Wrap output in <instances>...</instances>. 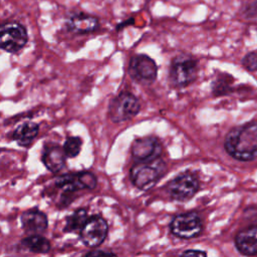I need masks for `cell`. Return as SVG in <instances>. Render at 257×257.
<instances>
[{"instance_id": "7a4b0ae2", "label": "cell", "mask_w": 257, "mask_h": 257, "mask_svg": "<svg viewBox=\"0 0 257 257\" xmlns=\"http://www.w3.org/2000/svg\"><path fill=\"white\" fill-rule=\"evenodd\" d=\"M165 171L166 166L159 158L152 161L140 162L131 169V181L136 188L142 191H148L157 184Z\"/></svg>"}, {"instance_id": "e0dca14e", "label": "cell", "mask_w": 257, "mask_h": 257, "mask_svg": "<svg viewBox=\"0 0 257 257\" xmlns=\"http://www.w3.org/2000/svg\"><path fill=\"white\" fill-rule=\"evenodd\" d=\"M22 245L33 253H47L50 250L49 241L40 234L30 235L21 241Z\"/></svg>"}, {"instance_id": "4fadbf2b", "label": "cell", "mask_w": 257, "mask_h": 257, "mask_svg": "<svg viewBox=\"0 0 257 257\" xmlns=\"http://www.w3.org/2000/svg\"><path fill=\"white\" fill-rule=\"evenodd\" d=\"M235 246L243 255H257V226L245 228L237 233Z\"/></svg>"}, {"instance_id": "3957f363", "label": "cell", "mask_w": 257, "mask_h": 257, "mask_svg": "<svg viewBox=\"0 0 257 257\" xmlns=\"http://www.w3.org/2000/svg\"><path fill=\"white\" fill-rule=\"evenodd\" d=\"M198 75V60L189 54L176 56L170 67V80L175 87H184L192 83Z\"/></svg>"}, {"instance_id": "d4e9b609", "label": "cell", "mask_w": 257, "mask_h": 257, "mask_svg": "<svg viewBox=\"0 0 257 257\" xmlns=\"http://www.w3.org/2000/svg\"><path fill=\"white\" fill-rule=\"evenodd\" d=\"M132 23H134V18H131V19H128V20H126V21L120 23V24L117 26V30H119V29H121L123 26H126L127 24H132Z\"/></svg>"}, {"instance_id": "52a82bcc", "label": "cell", "mask_w": 257, "mask_h": 257, "mask_svg": "<svg viewBox=\"0 0 257 257\" xmlns=\"http://www.w3.org/2000/svg\"><path fill=\"white\" fill-rule=\"evenodd\" d=\"M171 232L182 239H191L200 235L203 223L196 212H188L176 216L170 224Z\"/></svg>"}, {"instance_id": "6da1fadb", "label": "cell", "mask_w": 257, "mask_h": 257, "mask_svg": "<svg viewBox=\"0 0 257 257\" xmlns=\"http://www.w3.org/2000/svg\"><path fill=\"white\" fill-rule=\"evenodd\" d=\"M226 152L241 162L253 161L257 158V123L249 122L233 127L224 141Z\"/></svg>"}, {"instance_id": "277c9868", "label": "cell", "mask_w": 257, "mask_h": 257, "mask_svg": "<svg viewBox=\"0 0 257 257\" xmlns=\"http://www.w3.org/2000/svg\"><path fill=\"white\" fill-rule=\"evenodd\" d=\"M27 40V30L22 24L11 21L0 25V49L16 53L26 45Z\"/></svg>"}, {"instance_id": "5bb4252c", "label": "cell", "mask_w": 257, "mask_h": 257, "mask_svg": "<svg viewBox=\"0 0 257 257\" xmlns=\"http://www.w3.org/2000/svg\"><path fill=\"white\" fill-rule=\"evenodd\" d=\"M99 26L96 17L84 13H77L70 16L66 22L67 29L76 34H84L95 31Z\"/></svg>"}, {"instance_id": "5b68a950", "label": "cell", "mask_w": 257, "mask_h": 257, "mask_svg": "<svg viewBox=\"0 0 257 257\" xmlns=\"http://www.w3.org/2000/svg\"><path fill=\"white\" fill-rule=\"evenodd\" d=\"M141 108L139 99L131 92H121L115 96L108 106V115L111 121L121 122L133 118Z\"/></svg>"}, {"instance_id": "ba28073f", "label": "cell", "mask_w": 257, "mask_h": 257, "mask_svg": "<svg viewBox=\"0 0 257 257\" xmlns=\"http://www.w3.org/2000/svg\"><path fill=\"white\" fill-rule=\"evenodd\" d=\"M128 73L134 80L140 83L150 84L157 78L158 66L150 56L137 54L130 60Z\"/></svg>"}, {"instance_id": "8fae6325", "label": "cell", "mask_w": 257, "mask_h": 257, "mask_svg": "<svg viewBox=\"0 0 257 257\" xmlns=\"http://www.w3.org/2000/svg\"><path fill=\"white\" fill-rule=\"evenodd\" d=\"M162 145L155 137H144L134 141L132 145V156L140 162L152 161L160 157Z\"/></svg>"}, {"instance_id": "9a60e30c", "label": "cell", "mask_w": 257, "mask_h": 257, "mask_svg": "<svg viewBox=\"0 0 257 257\" xmlns=\"http://www.w3.org/2000/svg\"><path fill=\"white\" fill-rule=\"evenodd\" d=\"M65 157L63 148L57 145H51L44 150L42 162L50 172L57 173L64 167Z\"/></svg>"}, {"instance_id": "8992f818", "label": "cell", "mask_w": 257, "mask_h": 257, "mask_svg": "<svg viewBox=\"0 0 257 257\" xmlns=\"http://www.w3.org/2000/svg\"><path fill=\"white\" fill-rule=\"evenodd\" d=\"M199 186L200 183L197 176L191 172H186L170 181L166 190L172 199L188 201L198 192Z\"/></svg>"}, {"instance_id": "2e32d148", "label": "cell", "mask_w": 257, "mask_h": 257, "mask_svg": "<svg viewBox=\"0 0 257 257\" xmlns=\"http://www.w3.org/2000/svg\"><path fill=\"white\" fill-rule=\"evenodd\" d=\"M39 126L33 121H25L18 125L14 131L13 138L21 147L29 146L37 137Z\"/></svg>"}, {"instance_id": "ffe728a7", "label": "cell", "mask_w": 257, "mask_h": 257, "mask_svg": "<svg viewBox=\"0 0 257 257\" xmlns=\"http://www.w3.org/2000/svg\"><path fill=\"white\" fill-rule=\"evenodd\" d=\"M81 145H82V141L80 138H78V137L67 138L62 147L63 151L65 153V156L69 157V158L76 157L81 150Z\"/></svg>"}, {"instance_id": "9c48e42d", "label": "cell", "mask_w": 257, "mask_h": 257, "mask_svg": "<svg viewBox=\"0 0 257 257\" xmlns=\"http://www.w3.org/2000/svg\"><path fill=\"white\" fill-rule=\"evenodd\" d=\"M107 231L106 221L100 216H92L86 220L80 229L79 236L85 246L95 248L105 240Z\"/></svg>"}, {"instance_id": "ac0fdd59", "label": "cell", "mask_w": 257, "mask_h": 257, "mask_svg": "<svg viewBox=\"0 0 257 257\" xmlns=\"http://www.w3.org/2000/svg\"><path fill=\"white\" fill-rule=\"evenodd\" d=\"M87 219V211L85 209H78L67 217L63 230L65 232H79Z\"/></svg>"}, {"instance_id": "d6986e66", "label": "cell", "mask_w": 257, "mask_h": 257, "mask_svg": "<svg viewBox=\"0 0 257 257\" xmlns=\"http://www.w3.org/2000/svg\"><path fill=\"white\" fill-rule=\"evenodd\" d=\"M233 82V78L230 75L222 74L219 78H217L213 85V92L215 95L227 94L231 91V83Z\"/></svg>"}, {"instance_id": "7402d4cb", "label": "cell", "mask_w": 257, "mask_h": 257, "mask_svg": "<svg viewBox=\"0 0 257 257\" xmlns=\"http://www.w3.org/2000/svg\"><path fill=\"white\" fill-rule=\"evenodd\" d=\"M244 15L248 18L257 16V0L246 6L244 10Z\"/></svg>"}, {"instance_id": "cb8c5ba5", "label": "cell", "mask_w": 257, "mask_h": 257, "mask_svg": "<svg viewBox=\"0 0 257 257\" xmlns=\"http://www.w3.org/2000/svg\"><path fill=\"white\" fill-rule=\"evenodd\" d=\"M108 254H113L111 252H105V251H91L87 253V256H94V255H108Z\"/></svg>"}, {"instance_id": "44dd1931", "label": "cell", "mask_w": 257, "mask_h": 257, "mask_svg": "<svg viewBox=\"0 0 257 257\" xmlns=\"http://www.w3.org/2000/svg\"><path fill=\"white\" fill-rule=\"evenodd\" d=\"M242 64L247 70L256 71L257 70V53L256 52L247 53L242 59Z\"/></svg>"}, {"instance_id": "30bf717a", "label": "cell", "mask_w": 257, "mask_h": 257, "mask_svg": "<svg viewBox=\"0 0 257 257\" xmlns=\"http://www.w3.org/2000/svg\"><path fill=\"white\" fill-rule=\"evenodd\" d=\"M96 178L90 172H81L77 174H69L56 179L55 184L58 188L65 192H75L83 189H94L96 186Z\"/></svg>"}, {"instance_id": "7c38bea8", "label": "cell", "mask_w": 257, "mask_h": 257, "mask_svg": "<svg viewBox=\"0 0 257 257\" xmlns=\"http://www.w3.org/2000/svg\"><path fill=\"white\" fill-rule=\"evenodd\" d=\"M22 229L30 235L43 233L48 227L47 217L38 210H28L21 215Z\"/></svg>"}, {"instance_id": "603a6c76", "label": "cell", "mask_w": 257, "mask_h": 257, "mask_svg": "<svg viewBox=\"0 0 257 257\" xmlns=\"http://www.w3.org/2000/svg\"><path fill=\"white\" fill-rule=\"evenodd\" d=\"M182 255H187V256H191V255H195V256H206L207 253L204 251H198V250H187L184 251L182 253Z\"/></svg>"}]
</instances>
